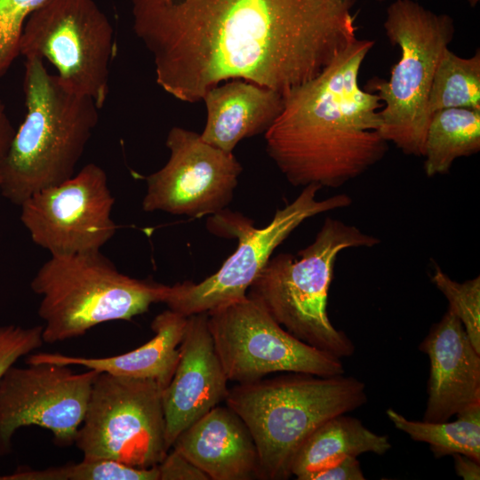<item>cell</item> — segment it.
<instances>
[{
	"label": "cell",
	"instance_id": "cell-1",
	"mask_svg": "<svg viewBox=\"0 0 480 480\" xmlns=\"http://www.w3.org/2000/svg\"><path fill=\"white\" fill-rule=\"evenodd\" d=\"M157 84L202 100L242 79L282 95L320 74L355 41V0H130Z\"/></svg>",
	"mask_w": 480,
	"mask_h": 480
},
{
	"label": "cell",
	"instance_id": "cell-2",
	"mask_svg": "<svg viewBox=\"0 0 480 480\" xmlns=\"http://www.w3.org/2000/svg\"><path fill=\"white\" fill-rule=\"evenodd\" d=\"M356 38L317 76L283 94V108L265 132L266 150L294 187L339 188L387 154L379 96L359 84L374 45Z\"/></svg>",
	"mask_w": 480,
	"mask_h": 480
},
{
	"label": "cell",
	"instance_id": "cell-3",
	"mask_svg": "<svg viewBox=\"0 0 480 480\" xmlns=\"http://www.w3.org/2000/svg\"><path fill=\"white\" fill-rule=\"evenodd\" d=\"M23 90L26 116L14 132L1 189L18 206L75 174L100 110L92 99L50 74L41 59H25Z\"/></svg>",
	"mask_w": 480,
	"mask_h": 480
},
{
	"label": "cell",
	"instance_id": "cell-4",
	"mask_svg": "<svg viewBox=\"0 0 480 480\" xmlns=\"http://www.w3.org/2000/svg\"><path fill=\"white\" fill-rule=\"evenodd\" d=\"M366 401L365 385L355 377L288 372L236 384L225 403L252 434L260 479L285 480L296 452L318 427Z\"/></svg>",
	"mask_w": 480,
	"mask_h": 480
},
{
	"label": "cell",
	"instance_id": "cell-5",
	"mask_svg": "<svg viewBox=\"0 0 480 480\" xmlns=\"http://www.w3.org/2000/svg\"><path fill=\"white\" fill-rule=\"evenodd\" d=\"M380 239L356 226L327 217L315 240L298 253L269 259L247 295L259 300L272 317L300 340L339 358L354 354L347 334L327 313L328 292L340 252L372 247Z\"/></svg>",
	"mask_w": 480,
	"mask_h": 480
},
{
	"label": "cell",
	"instance_id": "cell-6",
	"mask_svg": "<svg viewBox=\"0 0 480 480\" xmlns=\"http://www.w3.org/2000/svg\"><path fill=\"white\" fill-rule=\"evenodd\" d=\"M166 284L121 273L100 251L51 255L30 282L40 296L44 342L77 338L103 323L131 320L163 302Z\"/></svg>",
	"mask_w": 480,
	"mask_h": 480
},
{
	"label": "cell",
	"instance_id": "cell-7",
	"mask_svg": "<svg viewBox=\"0 0 480 480\" xmlns=\"http://www.w3.org/2000/svg\"><path fill=\"white\" fill-rule=\"evenodd\" d=\"M386 35L400 49L388 80L374 78L366 90L381 103L380 134L404 154L422 156L430 117L428 97L439 60L453 39L448 14H437L413 0H395L387 9Z\"/></svg>",
	"mask_w": 480,
	"mask_h": 480
},
{
	"label": "cell",
	"instance_id": "cell-8",
	"mask_svg": "<svg viewBox=\"0 0 480 480\" xmlns=\"http://www.w3.org/2000/svg\"><path fill=\"white\" fill-rule=\"evenodd\" d=\"M162 392L152 380L100 372L74 442L83 459L157 466L169 451Z\"/></svg>",
	"mask_w": 480,
	"mask_h": 480
},
{
	"label": "cell",
	"instance_id": "cell-9",
	"mask_svg": "<svg viewBox=\"0 0 480 480\" xmlns=\"http://www.w3.org/2000/svg\"><path fill=\"white\" fill-rule=\"evenodd\" d=\"M115 53L112 25L94 0H48L27 20L20 43V55L48 60L68 87L100 109Z\"/></svg>",
	"mask_w": 480,
	"mask_h": 480
},
{
	"label": "cell",
	"instance_id": "cell-10",
	"mask_svg": "<svg viewBox=\"0 0 480 480\" xmlns=\"http://www.w3.org/2000/svg\"><path fill=\"white\" fill-rule=\"evenodd\" d=\"M208 314V326L228 381L246 384L274 372L344 374L341 359L287 332L256 299L246 297Z\"/></svg>",
	"mask_w": 480,
	"mask_h": 480
},
{
	"label": "cell",
	"instance_id": "cell-11",
	"mask_svg": "<svg viewBox=\"0 0 480 480\" xmlns=\"http://www.w3.org/2000/svg\"><path fill=\"white\" fill-rule=\"evenodd\" d=\"M322 188L310 184L282 209L271 221L256 228L247 218L236 214L230 233L238 239L236 251L213 275L199 283L184 281L168 285L163 303L184 316L208 313L223 305L242 300L272 253L303 221L315 215L348 207L352 199L338 194L317 200Z\"/></svg>",
	"mask_w": 480,
	"mask_h": 480
},
{
	"label": "cell",
	"instance_id": "cell-12",
	"mask_svg": "<svg viewBox=\"0 0 480 480\" xmlns=\"http://www.w3.org/2000/svg\"><path fill=\"white\" fill-rule=\"evenodd\" d=\"M114 203L105 171L88 164L26 199L20 221L32 241L51 255L98 252L116 231Z\"/></svg>",
	"mask_w": 480,
	"mask_h": 480
},
{
	"label": "cell",
	"instance_id": "cell-13",
	"mask_svg": "<svg viewBox=\"0 0 480 480\" xmlns=\"http://www.w3.org/2000/svg\"><path fill=\"white\" fill-rule=\"evenodd\" d=\"M99 373L52 363L10 367L0 380V457L12 452V437L25 427L49 430L59 446L74 444Z\"/></svg>",
	"mask_w": 480,
	"mask_h": 480
},
{
	"label": "cell",
	"instance_id": "cell-14",
	"mask_svg": "<svg viewBox=\"0 0 480 480\" xmlns=\"http://www.w3.org/2000/svg\"><path fill=\"white\" fill-rule=\"evenodd\" d=\"M166 164L148 175L142 209L199 218L230 204L243 171L233 152L205 142L200 133L172 127L166 137Z\"/></svg>",
	"mask_w": 480,
	"mask_h": 480
},
{
	"label": "cell",
	"instance_id": "cell-15",
	"mask_svg": "<svg viewBox=\"0 0 480 480\" xmlns=\"http://www.w3.org/2000/svg\"><path fill=\"white\" fill-rule=\"evenodd\" d=\"M187 317L178 364L162 392L169 450L183 430L225 402L229 390L208 326V314Z\"/></svg>",
	"mask_w": 480,
	"mask_h": 480
},
{
	"label": "cell",
	"instance_id": "cell-16",
	"mask_svg": "<svg viewBox=\"0 0 480 480\" xmlns=\"http://www.w3.org/2000/svg\"><path fill=\"white\" fill-rule=\"evenodd\" d=\"M419 349L430 363L423 420L441 422L480 404V354L448 307Z\"/></svg>",
	"mask_w": 480,
	"mask_h": 480
},
{
	"label": "cell",
	"instance_id": "cell-17",
	"mask_svg": "<svg viewBox=\"0 0 480 480\" xmlns=\"http://www.w3.org/2000/svg\"><path fill=\"white\" fill-rule=\"evenodd\" d=\"M172 448L210 480L260 479L259 453L252 434L227 404L213 407L183 430Z\"/></svg>",
	"mask_w": 480,
	"mask_h": 480
},
{
	"label": "cell",
	"instance_id": "cell-18",
	"mask_svg": "<svg viewBox=\"0 0 480 480\" xmlns=\"http://www.w3.org/2000/svg\"><path fill=\"white\" fill-rule=\"evenodd\" d=\"M202 100L207 117L201 138L227 152L246 138L265 133L283 108L280 92L242 79L210 89Z\"/></svg>",
	"mask_w": 480,
	"mask_h": 480
},
{
	"label": "cell",
	"instance_id": "cell-19",
	"mask_svg": "<svg viewBox=\"0 0 480 480\" xmlns=\"http://www.w3.org/2000/svg\"><path fill=\"white\" fill-rule=\"evenodd\" d=\"M187 320V316L171 309L164 310L151 323L154 337L124 354L108 357H84L44 352L29 355L26 363L76 365L115 376L148 379L155 380L164 389L178 364Z\"/></svg>",
	"mask_w": 480,
	"mask_h": 480
},
{
	"label": "cell",
	"instance_id": "cell-20",
	"mask_svg": "<svg viewBox=\"0 0 480 480\" xmlns=\"http://www.w3.org/2000/svg\"><path fill=\"white\" fill-rule=\"evenodd\" d=\"M392 445L388 436L367 428L358 419L345 414L331 418L318 427L296 452L292 476L299 480L347 456L364 452L383 455Z\"/></svg>",
	"mask_w": 480,
	"mask_h": 480
},
{
	"label": "cell",
	"instance_id": "cell-21",
	"mask_svg": "<svg viewBox=\"0 0 480 480\" xmlns=\"http://www.w3.org/2000/svg\"><path fill=\"white\" fill-rule=\"evenodd\" d=\"M479 150L480 109L446 108L431 116L422 154L427 176L445 174L456 159Z\"/></svg>",
	"mask_w": 480,
	"mask_h": 480
},
{
	"label": "cell",
	"instance_id": "cell-22",
	"mask_svg": "<svg viewBox=\"0 0 480 480\" xmlns=\"http://www.w3.org/2000/svg\"><path fill=\"white\" fill-rule=\"evenodd\" d=\"M386 413L396 428L428 444L435 457L460 453L480 462V404L460 412L453 421L409 420L392 408Z\"/></svg>",
	"mask_w": 480,
	"mask_h": 480
},
{
	"label": "cell",
	"instance_id": "cell-23",
	"mask_svg": "<svg viewBox=\"0 0 480 480\" xmlns=\"http://www.w3.org/2000/svg\"><path fill=\"white\" fill-rule=\"evenodd\" d=\"M480 109V52L464 58L449 47L443 52L431 83L427 110L429 117L446 108Z\"/></svg>",
	"mask_w": 480,
	"mask_h": 480
},
{
	"label": "cell",
	"instance_id": "cell-24",
	"mask_svg": "<svg viewBox=\"0 0 480 480\" xmlns=\"http://www.w3.org/2000/svg\"><path fill=\"white\" fill-rule=\"evenodd\" d=\"M0 480H159L157 466L139 468L107 460L80 462L43 469L19 468Z\"/></svg>",
	"mask_w": 480,
	"mask_h": 480
},
{
	"label": "cell",
	"instance_id": "cell-25",
	"mask_svg": "<svg viewBox=\"0 0 480 480\" xmlns=\"http://www.w3.org/2000/svg\"><path fill=\"white\" fill-rule=\"evenodd\" d=\"M431 280L448 300L449 308L459 317L473 347L480 354V276L459 283L436 266Z\"/></svg>",
	"mask_w": 480,
	"mask_h": 480
},
{
	"label": "cell",
	"instance_id": "cell-26",
	"mask_svg": "<svg viewBox=\"0 0 480 480\" xmlns=\"http://www.w3.org/2000/svg\"><path fill=\"white\" fill-rule=\"evenodd\" d=\"M48 0H0V77L20 55V43L28 17Z\"/></svg>",
	"mask_w": 480,
	"mask_h": 480
},
{
	"label": "cell",
	"instance_id": "cell-27",
	"mask_svg": "<svg viewBox=\"0 0 480 480\" xmlns=\"http://www.w3.org/2000/svg\"><path fill=\"white\" fill-rule=\"evenodd\" d=\"M44 343L43 325L23 327L0 326V380L20 357L29 355Z\"/></svg>",
	"mask_w": 480,
	"mask_h": 480
},
{
	"label": "cell",
	"instance_id": "cell-28",
	"mask_svg": "<svg viewBox=\"0 0 480 480\" xmlns=\"http://www.w3.org/2000/svg\"><path fill=\"white\" fill-rule=\"evenodd\" d=\"M159 480H210L180 452L173 449L157 465Z\"/></svg>",
	"mask_w": 480,
	"mask_h": 480
},
{
	"label": "cell",
	"instance_id": "cell-29",
	"mask_svg": "<svg viewBox=\"0 0 480 480\" xmlns=\"http://www.w3.org/2000/svg\"><path fill=\"white\" fill-rule=\"evenodd\" d=\"M357 457L347 456L340 460L308 475L304 480H364Z\"/></svg>",
	"mask_w": 480,
	"mask_h": 480
},
{
	"label": "cell",
	"instance_id": "cell-30",
	"mask_svg": "<svg viewBox=\"0 0 480 480\" xmlns=\"http://www.w3.org/2000/svg\"><path fill=\"white\" fill-rule=\"evenodd\" d=\"M14 132L15 130L7 116L4 104L0 100V195L4 166Z\"/></svg>",
	"mask_w": 480,
	"mask_h": 480
},
{
	"label": "cell",
	"instance_id": "cell-31",
	"mask_svg": "<svg viewBox=\"0 0 480 480\" xmlns=\"http://www.w3.org/2000/svg\"><path fill=\"white\" fill-rule=\"evenodd\" d=\"M452 456L454 462V469L458 476L464 480L480 479V462L460 453H455Z\"/></svg>",
	"mask_w": 480,
	"mask_h": 480
},
{
	"label": "cell",
	"instance_id": "cell-32",
	"mask_svg": "<svg viewBox=\"0 0 480 480\" xmlns=\"http://www.w3.org/2000/svg\"><path fill=\"white\" fill-rule=\"evenodd\" d=\"M467 1L468 4L472 7H475L479 2V0H467Z\"/></svg>",
	"mask_w": 480,
	"mask_h": 480
},
{
	"label": "cell",
	"instance_id": "cell-33",
	"mask_svg": "<svg viewBox=\"0 0 480 480\" xmlns=\"http://www.w3.org/2000/svg\"><path fill=\"white\" fill-rule=\"evenodd\" d=\"M379 1H385V0H379Z\"/></svg>",
	"mask_w": 480,
	"mask_h": 480
}]
</instances>
